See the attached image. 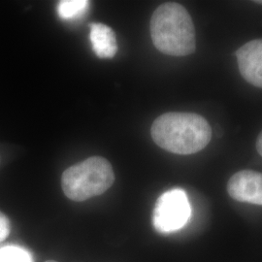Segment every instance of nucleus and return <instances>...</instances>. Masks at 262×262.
Segmentation results:
<instances>
[{
	"instance_id": "obj_9",
	"label": "nucleus",
	"mask_w": 262,
	"mask_h": 262,
	"mask_svg": "<svg viewBox=\"0 0 262 262\" xmlns=\"http://www.w3.org/2000/svg\"><path fill=\"white\" fill-rule=\"evenodd\" d=\"M0 262H32L30 254L17 246L0 248Z\"/></svg>"
},
{
	"instance_id": "obj_3",
	"label": "nucleus",
	"mask_w": 262,
	"mask_h": 262,
	"mask_svg": "<svg viewBox=\"0 0 262 262\" xmlns=\"http://www.w3.org/2000/svg\"><path fill=\"white\" fill-rule=\"evenodd\" d=\"M114 182L112 165L101 157H93L72 165L61 176L64 194L76 202L102 194L112 187Z\"/></svg>"
},
{
	"instance_id": "obj_12",
	"label": "nucleus",
	"mask_w": 262,
	"mask_h": 262,
	"mask_svg": "<svg viewBox=\"0 0 262 262\" xmlns=\"http://www.w3.org/2000/svg\"><path fill=\"white\" fill-rule=\"evenodd\" d=\"M255 3H259V4H262V0L261 1H255Z\"/></svg>"
},
{
	"instance_id": "obj_11",
	"label": "nucleus",
	"mask_w": 262,
	"mask_h": 262,
	"mask_svg": "<svg viewBox=\"0 0 262 262\" xmlns=\"http://www.w3.org/2000/svg\"><path fill=\"white\" fill-rule=\"evenodd\" d=\"M256 150L258 151V154L262 157V132L259 134L257 140H256Z\"/></svg>"
},
{
	"instance_id": "obj_13",
	"label": "nucleus",
	"mask_w": 262,
	"mask_h": 262,
	"mask_svg": "<svg viewBox=\"0 0 262 262\" xmlns=\"http://www.w3.org/2000/svg\"><path fill=\"white\" fill-rule=\"evenodd\" d=\"M46 262H56V261H55V260H48V261H46Z\"/></svg>"
},
{
	"instance_id": "obj_7",
	"label": "nucleus",
	"mask_w": 262,
	"mask_h": 262,
	"mask_svg": "<svg viewBox=\"0 0 262 262\" xmlns=\"http://www.w3.org/2000/svg\"><path fill=\"white\" fill-rule=\"evenodd\" d=\"M90 28V40L94 54L99 58H112L116 56L118 42L112 28L100 23H93Z\"/></svg>"
},
{
	"instance_id": "obj_4",
	"label": "nucleus",
	"mask_w": 262,
	"mask_h": 262,
	"mask_svg": "<svg viewBox=\"0 0 262 262\" xmlns=\"http://www.w3.org/2000/svg\"><path fill=\"white\" fill-rule=\"evenodd\" d=\"M191 216V207L185 190L173 188L159 196L152 212V225L159 233L179 231Z\"/></svg>"
},
{
	"instance_id": "obj_2",
	"label": "nucleus",
	"mask_w": 262,
	"mask_h": 262,
	"mask_svg": "<svg viewBox=\"0 0 262 262\" xmlns=\"http://www.w3.org/2000/svg\"><path fill=\"white\" fill-rule=\"evenodd\" d=\"M150 36L155 47L168 56H188L196 48L192 19L179 3H164L156 9L150 19Z\"/></svg>"
},
{
	"instance_id": "obj_1",
	"label": "nucleus",
	"mask_w": 262,
	"mask_h": 262,
	"mask_svg": "<svg viewBox=\"0 0 262 262\" xmlns=\"http://www.w3.org/2000/svg\"><path fill=\"white\" fill-rule=\"evenodd\" d=\"M150 134L163 150L192 155L206 148L212 138V128L200 115L171 112L159 116L151 125Z\"/></svg>"
},
{
	"instance_id": "obj_8",
	"label": "nucleus",
	"mask_w": 262,
	"mask_h": 262,
	"mask_svg": "<svg viewBox=\"0 0 262 262\" xmlns=\"http://www.w3.org/2000/svg\"><path fill=\"white\" fill-rule=\"evenodd\" d=\"M89 7L86 0H62L57 4V15L63 20H72L82 17Z\"/></svg>"
},
{
	"instance_id": "obj_5",
	"label": "nucleus",
	"mask_w": 262,
	"mask_h": 262,
	"mask_svg": "<svg viewBox=\"0 0 262 262\" xmlns=\"http://www.w3.org/2000/svg\"><path fill=\"white\" fill-rule=\"evenodd\" d=\"M227 191L236 201L262 206V173L253 170L237 172L229 179Z\"/></svg>"
},
{
	"instance_id": "obj_10",
	"label": "nucleus",
	"mask_w": 262,
	"mask_h": 262,
	"mask_svg": "<svg viewBox=\"0 0 262 262\" xmlns=\"http://www.w3.org/2000/svg\"><path fill=\"white\" fill-rule=\"evenodd\" d=\"M11 231V224L9 219L0 212V243L3 242L10 234Z\"/></svg>"
},
{
	"instance_id": "obj_6",
	"label": "nucleus",
	"mask_w": 262,
	"mask_h": 262,
	"mask_svg": "<svg viewBox=\"0 0 262 262\" xmlns=\"http://www.w3.org/2000/svg\"><path fill=\"white\" fill-rule=\"evenodd\" d=\"M236 56L244 79L262 89V39L246 43L237 51Z\"/></svg>"
}]
</instances>
